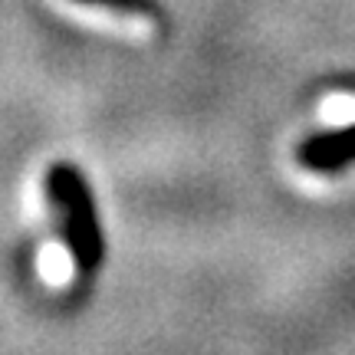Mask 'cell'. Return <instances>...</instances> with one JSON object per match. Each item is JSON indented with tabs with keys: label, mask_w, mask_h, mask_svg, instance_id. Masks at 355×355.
Masks as SVG:
<instances>
[{
	"label": "cell",
	"mask_w": 355,
	"mask_h": 355,
	"mask_svg": "<svg viewBox=\"0 0 355 355\" xmlns=\"http://www.w3.org/2000/svg\"><path fill=\"white\" fill-rule=\"evenodd\" d=\"M300 162L309 171H322V175L355 165V125L336 128V132H326V135H316V139H306L303 148H300Z\"/></svg>",
	"instance_id": "2"
},
{
	"label": "cell",
	"mask_w": 355,
	"mask_h": 355,
	"mask_svg": "<svg viewBox=\"0 0 355 355\" xmlns=\"http://www.w3.org/2000/svg\"><path fill=\"white\" fill-rule=\"evenodd\" d=\"M76 3H92V7H109V10H119L125 17H141V20H152L158 24L162 20V3L158 0H76Z\"/></svg>",
	"instance_id": "3"
},
{
	"label": "cell",
	"mask_w": 355,
	"mask_h": 355,
	"mask_svg": "<svg viewBox=\"0 0 355 355\" xmlns=\"http://www.w3.org/2000/svg\"><path fill=\"white\" fill-rule=\"evenodd\" d=\"M46 194H50V207L60 214V227H63L76 270L92 273L105 257V241H102L96 201H92V191H89L83 171L76 165H66V162L50 165Z\"/></svg>",
	"instance_id": "1"
}]
</instances>
